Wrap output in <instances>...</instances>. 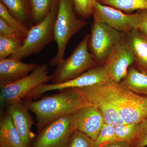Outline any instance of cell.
Masks as SVG:
<instances>
[{
	"mask_svg": "<svg viewBox=\"0 0 147 147\" xmlns=\"http://www.w3.org/2000/svg\"><path fill=\"white\" fill-rule=\"evenodd\" d=\"M97 1L127 13L147 9V0H97Z\"/></svg>",
	"mask_w": 147,
	"mask_h": 147,
	"instance_id": "ffe728a7",
	"label": "cell"
},
{
	"mask_svg": "<svg viewBox=\"0 0 147 147\" xmlns=\"http://www.w3.org/2000/svg\"><path fill=\"white\" fill-rule=\"evenodd\" d=\"M139 14L138 30L147 36V9L138 11Z\"/></svg>",
	"mask_w": 147,
	"mask_h": 147,
	"instance_id": "f546056e",
	"label": "cell"
},
{
	"mask_svg": "<svg viewBox=\"0 0 147 147\" xmlns=\"http://www.w3.org/2000/svg\"><path fill=\"white\" fill-rule=\"evenodd\" d=\"M120 84L135 93L147 96V73L131 67Z\"/></svg>",
	"mask_w": 147,
	"mask_h": 147,
	"instance_id": "d6986e66",
	"label": "cell"
},
{
	"mask_svg": "<svg viewBox=\"0 0 147 147\" xmlns=\"http://www.w3.org/2000/svg\"><path fill=\"white\" fill-rule=\"evenodd\" d=\"M110 79V77L102 66H95L75 79L67 82L57 84H41L28 93L22 100H33L41 97L43 94L49 91L80 88L106 83Z\"/></svg>",
	"mask_w": 147,
	"mask_h": 147,
	"instance_id": "ba28073f",
	"label": "cell"
},
{
	"mask_svg": "<svg viewBox=\"0 0 147 147\" xmlns=\"http://www.w3.org/2000/svg\"><path fill=\"white\" fill-rule=\"evenodd\" d=\"M76 89L87 105H92L98 109L105 123L113 126L125 123L115 107L92 86Z\"/></svg>",
	"mask_w": 147,
	"mask_h": 147,
	"instance_id": "5bb4252c",
	"label": "cell"
},
{
	"mask_svg": "<svg viewBox=\"0 0 147 147\" xmlns=\"http://www.w3.org/2000/svg\"><path fill=\"white\" fill-rule=\"evenodd\" d=\"M69 117L74 130L81 131L94 141L105 123L100 111L92 105L79 108Z\"/></svg>",
	"mask_w": 147,
	"mask_h": 147,
	"instance_id": "7c38bea8",
	"label": "cell"
},
{
	"mask_svg": "<svg viewBox=\"0 0 147 147\" xmlns=\"http://www.w3.org/2000/svg\"></svg>",
	"mask_w": 147,
	"mask_h": 147,
	"instance_id": "1f68e13d",
	"label": "cell"
},
{
	"mask_svg": "<svg viewBox=\"0 0 147 147\" xmlns=\"http://www.w3.org/2000/svg\"><path fill=\"white\" fill-rule=\"evenodd\" d=\"M125 39L132 51L139 68L147 73V37L139 30L125 34Z\"/></svg>",
	"mask_w": 147,
	"mask_h": 147,
	"instance_id": "2e32d148",
	"label": "cell"
},
{
	"mask_svg": "<svg viewBox=\"0 0 147 147\" xmlns=\"http://www.w3.org/2000/svg\"><path fill=\"white\" fill-rule=\"evenodd\" d=\"M24 41L0 34V61L15 54L23 46Z\"/></svg>",
	"mask_w": 147,
	"mask_h": 147,
	"instance_id": "603a6c76",
	"label": "cell"
},
{
	"mask_svg": "<svg viewBox=\"0 0 147 147\" xmlns=\"http://www.w3.org/2000/svg\"><path fill=\"white\" fill-rule=\"evenodd\" d=\"M65 147H95L94 140L78 130H74Z\"/></svg>",
	"mask_w": 147,
	"mask_h": 147,
	"instance_id": "484cf974",
	"label": "cell"
},
{
	"mask_svg": "<svg viewBox=\"0 0 147 147\" xmlns=\"http://www.w3.org/2000/svg\"><path fill=\"white\" fill-rule=\"evenodd\" d=\"M0 18L26 38L29 29L12 16L6 7L0 2Z\"/></svg>",
	"mask_w": 147,
	"mask_h": 147,
	"instance_id": "cb8c5ba5",
	"label": "cell"
},
{
	"mask_svg": "<svg viewBox=\"0 0 147 147\" xmlns=\"http://www.w3.org/2000/svg\"><path fill=\"white\" fill-rule=\"evenodd\" d=\"M1 110L0 118V147H26L9 114Z\"/></svg>",
	"mask_w": 147,
	"mask_h": 147,
	"instance_id": "e0dca14e",
	"label": "cell"
},
{
	"mask_svg": "<svg viewBox=\"0 0 147 147\" xmlns=\"http://www.w3.org/2000/svg\"><path fill=\"white\" fill-rule=\"evenodd\" d=\"M59 2L56 0L50 13L41 22L29 29L24 44L20 50L9 57L21 60L38 54L55 41L54 30L57 14Z\"/></svg>",
	"mask_w": 147,
	"mask_h": 147,
	"instance_id": "5b68a950",
	"label": "cell"
},
{
	"mask_svg": "<svg viewBox=\"0 0 147 147\" xmlns=\"http://www.w3.org/2000/svg\"><path fill=\"white\" fill-rule=\"evenodd\" d=\"M94 21L104 23L118 31L127 34L138 30L139 14L123 11L109 6L104 5L96 1L93 8Z\"/></svg>",
	"mask_w": 147,
	"mask_h": 147,
	"instance_id": "9c48e42d",
	"label": "cell"
},
{
	"mask_svg": "<svg viewBox=\"0 0 147 147\" xmlns=\"http://www.w3.org/2000/svg\"><path fill=\"white\" fill-rule=\"evenodd\" d=\"M35 115L38 132L57 119L70 116L79 108L88 105L76 88L60 90L59 92L40 100H21Z\"/></svg>",
	"mask_w": 147,
	"mask_h": 147,
	"instance_id": "6da1fadb",
	"label": "cell"
},
{
	"mask_svg": "<svg viewBox=\"0 0 147 147\" xmlns=\"http://www.w3.org/2000/svg\"><path fill=\"white\" fill-rule=\"evenodd\" d=\"M117 110L125 123H140L147 119V96L137 94L110 79L92 86Z\"/></svg>",
	"mask_w": 147,
	"mask_h": 147,
	"instance_id": "7a4b0ae2",
	"label": "cell"
},
{
	"mask_svg": "<svg viewBox=\"0 0 147 147\" xmlns=\"http://www.w3.org/2000/svg\"><path fill=\"white\" fill-rule=\"evenodd\" d=\"M125 38V34L104 23L94 21L89 40V49L97 64H103L113 48Z\"/></svg>",
	"mask_w": 147,
	"mask_h": 147,
	"instance_id": "52a82bcc",
	"label": "cell"
},
{
	"mask_svg": "<svg viewBox=\"0 0 147 147\" xmlns=\"http://www.w3.org/2000/svg\"><path fill=\"white\" fill-rule=\"evenodd\" d=\"M140 123H123L115 126V131L117 141L127 142L132 144L142 127Z\"/></svg>",
	"mask_w": 147,
	"mask_h": 147,
	"instance_id": "7402d4cb",
	"label": "cell"
},
{
	"mask_svg": "<svg viewBox=\"0 0 147 147\" xmlns=\"http://www.w3.org/2000/svg\"><path fill=\"white\" fill-rule=\"evenodd\" d=\"M134 62V55L125 38L113 48L102 66L110 79L120 83L127 75L129 67Z\"/></svg>",
	"mask_w": 147,
	"mask_h": 147,
	"instance_id": "30bf717a",
	"label": "cell"
},
{
	"mask_svg": "<svg viewBox=\"0 0 147 147\" xmlns=\"http://www.w3.org/2000/svg\"><path fill=\"white\" fill-rule=\"evenodd\" d=\"M0 34L24 41L25 39V37L9 26L1 18H0Z\"/></svg>",
	"mask_w": 147,
	"mask_h": 147,
	"instance_id": "83f0119b",
	"label": "cell"
},
{
	"mask_svg": "<svg viewBox=\"0 0 147 147\" xmlns=\"http://www.w3.org/2000/svg\"><path fill=\"white\" fill-rule=\"evenodd\" d=\"M134 147H146L147 146V119L142 122V127L134 142Z\"/></svg>",
	"mask_w": 147,
	"mask_h": 147,
	"instance_id": "f1b7e54d",
	"label": "cell"
},
{
	"mask_svg": "<svg viewBox=\"0 0 147 147\" xmlns=\"http://www.w3.org/2000/svg\"><path fill=\"white\" fill-rule=\"evenodd\" d=\"M131 144L122 141H117L101 147H131Z\"/></svg>",
	"mask_w": 147,
	"mask_h": 147,
	"instance_id": "4dcf8cb0",
	"label": "cell"
},
{
	"mask_svg": "<svg viewBox=\"0 0 147 147\" xmlns=\"http://www.w3.org/2000/svg\"><path fill=\"white\" fill-rule=\"evenodd\" d=\"M9 13L29 29L33 26L30 0H0Z\"/></svg>",
	"mask_w": 147,
	"mask_h": 147,
	"instance_id": "ac0fdd59",
	"label": "cell"
},
{
	"mask_svg": "<svg viewBox=\"0 0 147 147\" xmlns=\"http://www.w3.org/2000/svg\"><path fill=\"white\" fill-rule=\"evenodd\" d=\"M73 131L69 116L61 117L38 132L32 147H65Z\"/></svg>",
	"mask_w": 147,
	"mask_h": 147,
	"instance_id": "8fae6325",
	"label": "cell"
},
{
	"mask_svg": "<svg viewBox=\"0 0 147 147\" xmlns=\"http://www.w3.org/2000/svg\"><path fill=\"white\" fill-rule=\"evenodd\" d=\"M117 141L115 126L105 123L94 141L95 146V147H101Z\"/></svg>",
	"mask_w": 147,
	"mask_h": 147,
	"instance_id": "d4e9b609",
	"label": "cell"
},
{
	"mask_svg": "<svg viewBox=\"0 0 147 147\" xmlns=\"http://www.w3.org/2000/svg\"><path fill=\"white\" fill-rule=\"evenodd\" d=\"M90 36V34H86L71 55L57 65L50 75L52 84H59L75 79L96 66L97 63L88 49Z\"/></svg>",
	"mask_w": 147,
	"mask_h": 147,
	"instance_id": "277c9868",
	"label": "cell"
},
{
	"mask_svg": "<svg viewBox=\"0 0 147 147\" xmlns=\"http://www.w3.org/2000/svg\"><path fill=\"white\" fill-rule=\"evenodd\" d=\"M33 26L42 21L50 13L56 0H30Z\"/></svg>",
	"mask_w": 147,
	"mask_h": 147,
	"instance_id": "44dd1931",
	"label": "cell"
},
{
	"mask_svg": "<svg viewBox=\"0 0 147 147\" xmlns=\"http://www.w3.org/2000/svg\"><path fill=\"white\" fill-rule=\"evenodd\" d=\"M97 0H73L76 13L82 18H88L92 15L94 5Z\"/></svg>",
	"mask_w": 147,
	"mask_h": 147,
	"instance_id": "4316f807",
	"label": "cell"
},
{
	"mask_svg": "<svg viewBox=\"0 0 147 147\" xmlns=\"http://www.w3.org/2000/svg\"><path fill=\"white\" fill-rule=\"evenodd\" d=\"M37 65L35 63H24L14 57L0 61V84L11 83L25 77Z\"/></svg>",
	"mask_w": 147,
	"mask_h": 147,
	"instance_id": "9a60e30c",
	"label": "cell"
},
{
	"mask_svg": "<svg viewBox=\"0 0 147 147\" xmlns=\"http://www.w3.org/2000/svg\"><path fill=\"white\" fill-rule=\"evenodd\" d=\"M54 36L57 45L56 55L49 61L50 65H57L64 59L66 48L71 38L88 23L77 17L73 0H58Z\"/></svg>",
	"mask_w": 147,
	"mask_h": 147,
	"instance_id": "3957f363",
	"label": "cell"
},
{
	"mask_svg": "<svg viewBox=\"0 0 147 147\" xmlns=\"http://www.w3.org/2000/svg\"></svg>",
	"mask_w": 147,
	"mask_h": 147,
	"instance_id": "d6a6232c",
	"label": "cell"
},
{
	"mask_svg": "<svg viewBox=\"0 0 147 147\" xmlns=\"http://www.w3.org/2000/svg\"><path fill=\"white\" fill-rule=\"evenodd\" d=\"M5 109L19 132L24 144L26 147H30L36 135L31 130L34 121L28 108L21 100L9 104Z\"/></svg>",
	"mask_w": 147,
	"mask_h": 147,
	"instance_id": "4fadbf2b",
	"label": "cell"
},
{
	"mask_svg": "<svg viewBox=\"0 0 147 147\" xmlns=\"http://www.w3.org/2000/svg\"><path fill=\"white\" fill-rule=\"evenodd\" d=\"M46 64L38 65L31 73L14 82L0 84V106L4 109L13 102L22 100L36 87L50 81Z\"/></svg>",
	"mask_w": 147,
	"mask_h": 147,
	"instance_id": "8992f818",
	"label": "cell"
}]
</instances>
